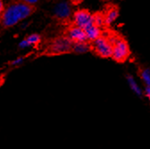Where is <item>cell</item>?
<instances>
[{
  "label": "cell",
  "mask_w": 150,
  "mask_h": 149,
  "mask_svg": "<svg viewBox=\"0 0 150 149\" xmlns=\"http://www.w3.org/2000/svg\"><path fill=\"white\" fill-rule=\"evenodd\" d=\"M93 51L102 58H110L112 54V45L106 37H100L90 45Z\"/></svg>",
  "instance_id": "3957f363"
},
{
  "label": "cell",
  "mask_w": 150,
  "mask_h": 149,
  "mask_svg": "<svg viewBox=\"0 0 150 149\" xmlns=\"http://www.w3.org/2000/svg\"><path fill=\"white\" fill-rule=\"evenodd\" d=\"M119 16V8L115 6H111L104 13L105 26H109L114 23Z\"/></svg>",
  "instance_id": "ba28073f"
},
{
  "label": "cell",
  "mask_w": 150,
  "mask_h": 149,
  "mask_svg": "<svg viewBox=\"0 0 150 149\" xmlns=\"http://www.w3.org/2000/svg\"><path fill=\"white\" fill-rule=\"evenodd\" d=\"M34 10L35 8L32 6L27 5L22 1L13 2L5 8L1 14V23L6 28L14 26L19 22L29 17Z\"/></svg>",
  "instance_id": "6da1fadb"
},
{
  "label": "cell",
  "mask_w": 150,
  "mask_h": 149,
  "mask_svg": "<svg viewBox=\"0 0 150 149\" xmlns=\"http://www.w3.org/2000/svg\"><path fill=\"white\" fill-rule=\"evenodd\" d=\"M73 43L68 40L66 37H60L54 40V41L49 46L48 51L52 54H61L70 53L72 50Z\"/></svg>",
  "instance_id": "277c9868"
},
{
  "label": "cell",
  "mask_w": 150,
  "mask_h": 149,
  "mask_svg": "<svg viewBox=\"0 0 150 149\" xmlns=\"http://www.w3.org/2000/svg\"><path fill=\"white\" fill-rule=\"evenodd\" d=\"M143 93L144 96H146L150 100V87H145V88L143 89Z\"/></svg>",
  "instance_id": "e0dca14e"
},
{
  "label": "cell",
  "mask_w": 150,
  "mask_h": 149,
  "mask_svg": "<svg viewBox=\"0 0 150 149\" xmlns=\"http://www.w3.org/2000/svg\"><path fill=\"white\" fill-rule=\"evenodd\" d=\"M126 80H127L128 85H129V88L131 89V91H132L135 95H137L139 97H142L144 96L143 88L139 85V83L136 81L134 77L132 75H130V74H127Z\"/></svg>",
  "instance_id": "9c48e42d"
},
{
  "label": "cell",
  "mask_w": 150,
  "mask_h": 149,
  "mask_svg": "<svg viewBox=\"0 0 150 149\" xmlns=\"http://www.w3.org/2000/svg\"><path fill=\"white\" fill-rule=\"evenodd\" d=\"M65 37L68 40H70L72 43L88 42L85 30L75 25H71L66 30Z\"/></svg>",
  "instance_id": "8992f818"
},
{
  "label": "cell",
  "mask_w": 150,
  "mask_h": 149,
  "mask_svg": "<svg viewBox=\"0 0 150 149\" xmlns=\"http://www.w3.org/2000/svg\"><path fill=\"white\" fill-rule=\"evenodd\" d=\"M93 24V14L88 10H77L73 13V25L78 26L84 30Z\"/></svg>",
  "instance_id": "5b68a950"
},
{
  "label": "cell",
  "mask_w": 150,
  "mask_h": 149,
  "mask_svg": "<svg viewBox=\"0 0 150 149\" xmlns=\"http://www.w3.org/2000/svg\"><path fill=\"white\" fill-rule=\"evenodd\" d=\"M90 49H91V47H90V45L88 44V42L73 43L71 52H74L76 54H85L88 51H89Z\"/></svg>",
  "instance_id": "8fae6325"
},
{
  "label": "cell",
  "mask_w": 150,
  "mask_h": 149,
  "mask_svg": "<svg viewBox=\"0 0 150 149\" xmlns=\"http://www.w3.org/2000/svg\"><path fill=\"white\" fill-rule=\"evenodd\" d=\"M85 32H86V35H87L88 41H90V42L95 41L96 40H98V38H100V37L103 36L101 28L94 25V24H92L91 26L87 28L85 30Z\"/></svg>",
  "instance_id": "30bf717a"
},
{
  "label": "cell",
  "mask_w": 150,
  "mask_h": 149,
  "mask_svg": "<svg viewBox=\"0 0 150 149\" xmlns=\"http://www.w3.org/2000/svg\"><path fill=\"white\" fill-rule=\"evenodd\" d=\"M108 40L112 45V58L117 63L125 62L130 55V49L128 42L118 36H111Z\"/></svg>",
  "instance_id": "7a4b0ae2"
},
{
  "label": "cell",
  "mask_w": 150,
  "mask_h": 149,
  "mask_svg": "<svg viewBox=\"0 0 150 149\" xmlns=\"http://www.w3.org/2000/svg\"><path fill=\"white\" fill-rule=\"evenodd\" d=\"M71 1V5H73V6H78V5H80V4H81L84 0H70Z\"/></svg>",
  "instance_id": "d6986e66"
},
{
  "label": "cell",
  "mask_w": 150,
  "mask_h": 149,
  "mask_svg": "<svg viewBox=\"0 0 150 149\" xmlns=\"http://www.w3.org/2000/svg\"><path fill=\"white\" fill-rule=\"evenodd\" d=\"M139 76L146 87H150V69L143 68L139 71Z\"/></svg>",
  "instance_id": "7c38bea8"
},
{
  "label": "cell",
  "mask_w": 150,
  "mask_h": 149,
  "mask_svg": "<svg viewBox=\"0 0 150 149\" xmlns=\"http://www.w3.org/2000/svg\"><path fill=\"white\" fill-rule=\"evenodd\" d=\"M22 2L27 4V5H30V6H33L34 4H36L39 0H21Z\"/></svg>",
  "instance_id": "ac0fdd59"
},
{
  "label": "cell",
  "mask_w": 150,
  "mask_h": 149,
  "mask_svg": "<svg viewBox=\"0 0 150 149\" xmlns=\"http://www.w3.org/2000/svg\"><path fill=\"white\" fill-rule=\"evenodd\" d=\"M93 24L99 28L105 26V17L103 13H97L93 14Z\"/></svg>",
  "instance_id": "4fadbf2b"
},
{
  "label": "cell",
  "mask_w": 150,
  "mask_h": 149,
  "mask_svg": "<svg viewBox=\"0 0 150 149\" xmlns=\"http://www.w3.org/2000/svg\"><path fill=\"white\" fill-rule=\"evenodd\" d=\"M71 6L66 2L58 4L54 8V16L59 21H65L71 15Z\"/></svg>",
  "instance_id": "52a82bcc"
},
{
  "label": "cell",
  "mask_w": 150,
  "mask_h": 149,
  "mask_svg": "<svg viewBox=\"0 0 150 149\" xmlns=\"http://www.w3.org/2000/svg\"><path fill=\"white\" fill-rule=\"evenodd\" d=\"M19 47H20L21 48H27L29 47H30V45L29 44V42L26 40H23L20 42V44H19Z\"/></svg>",
  "instance_id": "2e32d148"
},
{
  "label": "cell",
  "mask_w": 150,
  "mask_h": 149,
  "mask_svg": "<svg viewBox=\"0 0 150 149\" xmlns=\"http://www.w3.org/2000/svg\"><path fill=\"white\" fill-rule=\"evenodd\" d=\"M23 57H19V58H17V59H15V60H13L12 63H11V64L13 65V66H18V65H21L23 63Z\"/></svg>",
  "instance_id": "9a60e30c"
},
{
  "label": "cell",
  "mask_w": 150,
  "mask_h": 149,
  "mask_svg": "<svg viewBox=\"0 0 150 149\" xmlns=\"http://www.w3.org/2000/svg\"><path fill=\"white\" fill-rule=\"evenodd\" d=\"M26 40L29 42V44L30 46H34V45H37V44H39L40 42L41 38H40V36L39 34H31L26 39Z\"/></svg>",
  "instance_id": "5bb4252c"
},
{
  "label": "cell",
  "mask_w": 150,
  "mask_h": 149,
  "mask_svg": "<svg viewBox=\"0 0 150 149\" xmlns=\"http://www.w3.org/2000/svg\"><path fill=\"white\" fill-rule=\"evenodd\" d=\"M5 10V7H4V4L2 2V0H0V14H2L3 12Z\"/></svg>",
  "instance_id": "ffe728a7"
}]
</instances>
